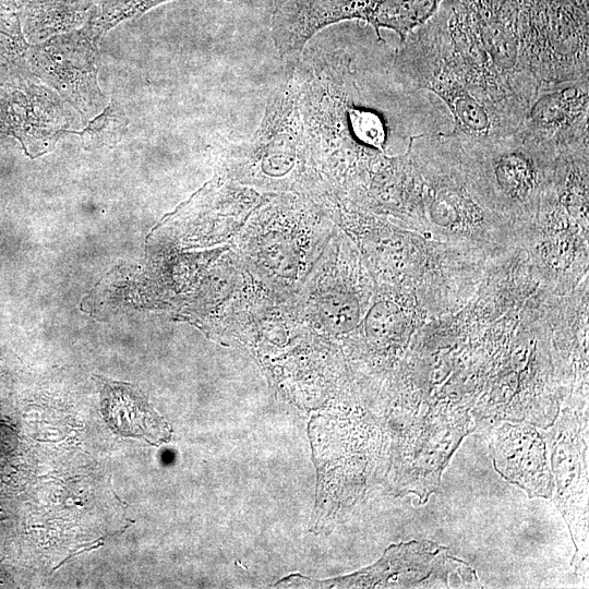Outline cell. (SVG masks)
Returning a JSON list of instances; mask_svg holds the SVG:
<instances>
[{
  "instance_id": "1",
  "label": "cell",
  "mask_w": 589,
  "mask_h": 589,
  "mask_svg": "<svg viewBox=\"0 0 589 589\" xmlns=\"http://www.w3.org/2000/svg\"><path fill=\"white\" fill-rule=\"evenodd\" d=\"M339 49L326 63L323 93L300 89L306 147L323 145L350 176L370 177V193L402 188L417 151L449 131L452 119L440 103L404 83L393 68V53L364 47Z\"/></svg>"
},
{
  "instance_id": "2",
  "label": "cell",
  "mask_w": 589,
  "mask_h": 589,
  "mask_svg": "<svg viewBox=\"0 0 589 589\" xmlns=\"http://www.w3.org/2000/svg\"><path fill=\"white\" fill-rule=\"evenodd\" d=\"M418 31L517 130L541 89L522 0H443Z\"/></svg>"
},
{
  "instance_id": "3",
  "label": "cell",
  "mask_w": 589,
  "mask_h": 589,
  "mask_svg": "<svg viewBox=\"0 0 589 589\" xmlns=\"http://www.w3.org/2000/svg\"><path fill=\"white\" fill-rule=\"evenodd\" d=\"M393 68L409 87L431 92L444 103L452 119L449 133L465 148L490 146L517 132L468 86L418 29L394 50Z\"/></svg>"
},
{
  "instance_id": "4",
  "label": "cell",
  "mask_w": 589,
  "mask_h": 589,
  "mask_svg": "<svg viewBox=\"0 0 589 589\" xmlns=\"http://www.w3.org/2000/svg\"><path fill=\"white\" fill-rule=\"evenodd\" d=\"M443 0H276L272 37L281 56L300 53L321 29L342 21H363L384 41L380 29L395 32L400 43L430 20Z\"/></svg>"
},
{
  "instance_id": "5",
  "label": "cell",
  "mask_w": 589,
  "mask_h": 589,
  "mask_svg": "<svg viewBox=\"0 0 589 589\" xmlns=\"http://www.w3.org/2000/svg\"><path fill=\"white\" fill-rule=\"evenodd\" d=\"M306 158L300 109V76L292 64L272 91L262 122L245 142L227 154L231 173L264 187L286 185Z\"/></svg>"
},
{
  "instance_id": "6",
  "label": "cell",
  "mask_w": 589,
  "mask_h": 589,
  "mask_svg": "<svg viewBox=\"0 0 589 589\" xmlns=\"http://www.w3.org/2000/svg\"><path fill=\"white\" fill-rule=\"evenodd\" d=\"M546 89L589 79L588 0H526Z\"/></svg>"
},
{
  "instance_id": "7",
  "label": "cell",
  "mask_w": 589,
  "mask_h": 589,
  "mask_svg": "<svg viewBox=\"0 0 589 589\" xmlns=\"http://www.w3.org/2000/svg\"><path fill=\"white\" fill-rule=\"evenodd\" d=\"M589 79L538 93L519 132L557 155L588 147Z\"/></svg>"
},
{
  "instance_id": "8",
  "label": "cell",
  "mask_w": 589,
  "mask_h": 589,
  "mask_svg": "<svg viewBox=\"0 0 589 589\" xmlns=\"http://www.w3.org/2000/svg\"><path fill=\"white\" fill-rule=\"evenodd\" d=\"M465 149L472 165L492 181L496 192L517 204L534 197L543 182L544 168L558 156L519 131L490 146Z\"/></svg>"
},
{
  "instance_id": "9",
  "label": "cell",
  "mask_w": 589,
  "mask_h": 589,
  "mask_svg": "<svg viewBox=\"0 0 589 589\" xmlns=\"http://www.w3.org/2000/svg\"><path fill=\"white\" fill-rule=\"evenodd\" d=\"M561 417L545 436L556 481L555 502L568 522L575 544L587 552V440L584 423ZM587 430V429H586Z\"/></svg>"
},
{
  "instance_id": "10",
  "label": "cell",
  "mask_w": 589,
  "mask_h": 589,
  "mask_svg": "<svg viewBox=\"0 0 589 589\" xmlns=\"http://www.w3.org/2000/svg\"><path fill=\"white\" fill-rule=\"evenodd\" d=\"M470 426L471 418L465 413L417 417L407 441L410 444L405 467L408 490L421 498L436 491L442 471Z\"/></svg>"
},
{
  "instance_id": "11",
  "label": "cell",
  "mask_w": 589,
  "mask_h": 589,
  "mask_svg": "<svg viewBox=\"0 0 589 589\" xmlns=\"http://www.w3.org/2000/svg\"><path fill=\"white\" fill-rule=\"evenodd\" d=\"M498 424L491 442L496 470L530 497H551L553 476L544 437L529 423Z\"/></svg>"
},
{
  "instance_id": "12",
  "label": "cell",
  "mask_w": 589,
  "mask_h": 589,
  "mask_svg": "<svg viewBox=\"0 0 589 589\" xmlns=\"http://www.w3.org/2000/svg\"><path fill=\"white\" fill-rule=\"evenodd\" d=\"M357 576L358 579H366L361 584L370 581L368 587L387 577L396 581L402 578L407 587L446 586L450 576L464 581L474 578L468 565L449 556L446 549L429 541L394 545L373 568Z\"/></svg>"
},
{
  "instance_id": "13",
  "label": "cell",
  "mask_w": 589,
  "mask_h": 589,
  "mask_svg": "<svg viewBox=\"0 0 589 589\" xmlns=\"http://www.w3.org/2000/svg\"><path fill=\"white\" fill-rule=\"evenodd\" d=\"M99 381L101 413L115 433L142 438L155 446L170 440L169 424L136 386L103 377Z\"/></svg>"
},
{
  "instance_id": "14",
  "label": "cell",
  "mask_w": 589,
  "mask_h": 589,
  "mask_svg": "<svg viewBox=\"0 0 589 589\" xmlns=\"http://www.w3.org/2000/svg\"><path fill=\"white\" fill-rule=\"evenodd\" d=\"M129 119L115 100L107 106L101 115L92 120L80 135L83 146L97 149L118 144L123 137Z\"/></svg>"
},
{
  "instance_id": "15",
  "label": "cell",
  "mask_w": 589,
  "mask_h": 589,
  "mask_svg": "<svg viewBox=\"0 0 589 589\" xmlns=\"http://www.w3.org/2000/svg\"><path fill=\"white\" fill-rule=\"evenodd\" d=\"M405 315L393 302H381L368 317V330L378 341H392L400 337L405 328Z\"/></svg>"
},
{
  "instance_id": "16",
  "label": "cell",
  "mask_w": 589,
  "mask_h": 589,
  "mask_svg": "<svg viewBox=\"0 0 589 589\" xmlns=\"http://www.w3.org/2000/svg\"><path fill=\"white\" fill-rule=\"evenodd\" d=\"M170 0H107L101 13V25L113 24L124 17L141 14L144 11Z\"/></svg>"
},
{
  "instance_id": "17",
  "label": "cell",
  "mask_w": 589,
  "mask_h": 589,
  "mask_svg": "<svg viewBox=\"0 0 589 589\" xmlns=\"http://www.w3.org/2000/svg\"><path fill=\"white\" fill-rule=\"evenodd\" d=\"M221 1H228L229 2V1H233V0H221Z\"/></svg>"
}]
</instances>
